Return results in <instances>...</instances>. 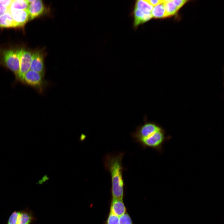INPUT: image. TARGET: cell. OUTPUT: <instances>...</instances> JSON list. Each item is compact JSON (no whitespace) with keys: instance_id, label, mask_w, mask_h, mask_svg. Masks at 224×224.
Segmentation results:
<instances>
[{"instance_id":"cell-1","label":"cell","mask_w":224,"mask_h":224,"mask_svg":"<svg viewBox=\"0 0 224 224\" xmlns=\"http://www.w3.org/2000/svg\"><path fill=\"white\" fill-rule=\"evenodd\" d=\"M124 154V152L109 153L103 158L105 169L110 175L113 198L123 199L124 196V183L123 173L124 168L122 160Z\"/></svg>"},{"instance_id":"cell-2","label":"cell","mask_w":224,"mask_h":224,"mask_svg":"<svg viewBox=\"0 0 224 224\" xmlns=\"http://www.w3.org/2000/svg\"><path fill=\"white\" fill-rule=\"evenodd\" d=\"M20 53L21 49H5L1 54L2 63L12 71L16 78L19 72Z\"/></svg>"},{"instance_id":"cell-3","label":"cell","mask_w":224,"mask_h":224,"mask_svg":"<svg viewBox=\"0 0 224 224\" xmlns=\"http://www.w3.org/2000/svg\"><path fill=\"white\" fill-rule=\"evenodd\" d=\"M165 132L161 128L147 138L137 142L144 148L149 147L161 152L162 147L166 139Z\"/></svg>"},{"instance_id":"cell-4","label":"cell","mask_w":224,"mask_h":224,"mask_svg":"<svg viewBox=\"0 0 224 224\" xmlns=\"http://www.w3.org/2000/svg\"><path fill=\"white\" fill-rule=\"evenodd\" d=\"M161 128L156 123L148 121L146 117L144 119L143 124L137 127L135 130L131 134L135 142H138L152 135Z\"/></svg>"},{"instance_id":"cell-5","label":"cell","mask_w":224,"mask_h":224,"mask_svg":"<svg viewBox=\"0 0 224 224\" xmlns=\"http://www.w3.org/2000/svg\"><path fill=\"white\" fill-rule=\"evenodd\" d=\"M44 77L38 72L30 70L24 74L21 82L42 93L47 84Z\"/></svg>"},{"instance_id":"cell-6","label":"cell","mask_w":224,"mask_h":224,"mask_svg":"<svg viewBox=\"0 0 224 224\" xmlns=\"http://www.w3.org/2000/svg\"><path fill=\"white\" fill-rule=\"evenodd\" d=\"M32 55L30 51L21 49L19 72L17 78L21 82L24 74L30 69Z\"/></svg>"},{"instance_id":"cell-7","label":"cell","mask_w":224,"mask_h":224,"mask_svg":"<svg viewBox=\"0 0 224 224\" xmlns=\"http://www.w3.org/2000/svg\"><path fill=\"white\" fill-rule=\"evenodd\" d=\"M9 10L15 24L16 27H23L29 21V16L27 10L9 8Z\"/></svg>"},{"instance_id":"cell-8","label":"cell","mask_w":224,"mask_h":224,"mask_svg":"<svg viewBox=\"0 0 224 224\" xmlns=\"http://www.w3.org/2000/svg\"><path fill=\"white\" fill-rule=\"evenodd\" d=\"M44 59L43 55L40 51L33 53L30 70L38 72L44 77L45 68Z\"/></svg>"},{"instance_id":"cell-9","label":"cell","mask_w":224,"mask_h":224,"mask_svg":"<svg viewBox=\"0 0 224 224\" xmlns=\"http://www.w3.org/2000/svg\"><path fill=\"white\" fill-rule=\"evenodd\" d=\"M27 10L29 16V20H31L44 14L45 7L41 0H34L29 4Z\"/></svg>"},{"instance_id":"cell-10","label":"cell","mask_w":224,"mask_h":224,"mask_svg":"<svg viewBox=\"0 0 224 224\" xmlns=\"http://www.w3.org/2000/svg\"><path fill=\"white\" fill-rule=\"evenodd\" d=\"M133 15L134 17V27L137 28L139 25L146 22L152 17L151 13H145L134 7Z\"/></svg>"},{"instance_id":"cell-11","label":"cell","mask_w":224,"mask_h":224,"mask_svg":"<svg viewBox=\"0 0 224 224\" xmlns=\"http://www.w3.org/2000/svg\"><path fill=\"white\" fill-rule=\"evenodd\" d=\"M126 211V208L123 199L112 198L110 212L119 217L125 213Z\"/></svg>"},{"instance_id":"cell-12","label":"cell","mask_w":224,"mask_h":224,"mask_svg":"<svg viewBox=\"0 0 224 224\" xmlns=\"http://www.w3.org/2000/svg\"><path fill=\"white\" fill-rule=\"evenodd\" d=\"M14 22L8 10L0 16V28H16Z\"/></svg>"},{"instance_id":"cell-13","label":"cell","mask_w":224,"mask_h":224,"mask_svg":"<svg viewBox=\"0 0 224 224\" xmlns=\"http://www.w3.org/2000/svg\"><path fill=\"white\" fill-rule=\"evenodd\" d=\"M166 12V17L175 14L179 10L172 0H164L163 3Z\"/></svg>"},{"instance_id":"cell-14","label":"cell","mask_w":224,"mask_h":224,"mask_svg":"<svg viewBox=\"0 0 224 224\" xmlns=\"http://www.w3.org/2000/svg\"><path fill=\"white\" fill-rule=\"evenodd\" d=\"M151 13L152 17L155 18H162L166 17L163 3L154 7L151 11Z\"/></svg>"},{"instance_id":"cell-15","label":"cell","mask_w":224,"mask_h":224,"mask_svg":"<svg viewBox=\"0 0 224 224\" xmlns=\"http://www.w3.org/2000/svg\"><path fill=\"white\" fill-rule=\"evenodd\" d=\"M134 7L146 13H151L153 8V7L146 0L136 1Z\"/></svg>"},{"instance_id":"cell-16","label":"cell","mask_w":224,"mask_h":224,"mask_svg":"<svg viewBox=\"0 0 224 224\" xmlns=\"http://www.w3.org/2000/svg\"><path fill=\"white\" fill-rule=\"evenodd\" d=\"M35 219L33 216L30 213L25 212H20L17 224H30Z\"/></svg>"},{"instance_id":"cell-17","label":"cell","mask_w":224,"mask_h":224,"mask_svg":"<svg viewBox=\"0 0 224 224\" xmlns=\"http://www.w3.org/2000/svg\"><path fill=\"white\" fill-rule=\"evenodd\" d=\"M29 4L26 0H12L10 9L27 10Z\"/></svg>"},{"instance_id":"cell-18","label":"cell","mask_w":224,"mask_h":224,"mask_svg":"<svg viewBox=\"0 0 224 224\" xmlns=\"http://www.w3.org/2000/svg\"><path fill=\"white\" fill-rule=\"evenodd\" d=\"M119 224H133L132 219L128 215L126 212L119 217Z\"/></svg>"},{"instance_id":"cell-19","label":"cell","mask_w":224,"mask_h":224,"mask_svg":"<svg viewBox=\"0 0 224 224\" xmlns=\"http://www.w3.org/2000/svg\"><path fill=\"white\" fill-rule=\"evenodd\" d=\"M119 217L118 216L110 212L106 224H119Z\"/></svg>"},{"instance_id":"cell-20","label":"cell","mask_w":224,"mask_h":224,"mask_svg":"<svg viewBox=\"0 0 224 224\" xmlns=\"http://www.w3.org/2000/svg\"><path fill=\"white\" fill-rule=\"evenodd\" d=\"M20 212L18 211L13 212L9 218L7 224H17Z\"/></svg>"},{"instance_id":"cell-21","label":"cell","mask_w":224,"mask_h":224,"mask_svg":"<svg viewBox=\"0 0 224 224\" xmlns=\"http://www.w3.org/2000/svg\"><path fill=\"white\" fill-rule=\"evenodd\" d=\"M188 1L186 0H174L172 1L178 10Z\"/></svg>"},{"instance_id":"cell-22","label":"cell","mask_w":224,"mask_h":224,"mask_svg":"<svg viewBox=\"0 0 224 224\" xmlns=\"http://www.w3.org/2000/svg\"><path fill=\"white\" fill-rule=\"evenodd\" d=\"M152 6H155L163 3L164 2V0H146Z\"/></svg>"},{"instance_id":"cell-23","label":"cell","mask_w":224,"mask_h":224,"mask_svg":"<svg viewBox=\"0 0 224 224\" xmlns=\"http://www.w3.org/2000/svg\"><path fill=\"white\" fill-rule=\"evenodd\" d=\"M9 8L0 4V16L7 12Z\"/></svg>"},{"instance_id":"cell-24","label":"cell","mask_w":224,"mask_h":224,"mask_svg":"<svg viewBox=\"0 0 224 224\" xmlns=\"http://www.w3.org/2000/svg\"><path fill=\"white\" fill-rule=\"evenodd\" d=\"M12 0H0V4L9 8Z\"/></svg>"},{"instance_id":"cell-25","label":"cell","mask_w":224,"mask_h":224,"mask_svg":"<svg viewBox=\"0 0 224 224\" xmlns=\"http://www.w3.org/2000/svg\"><path fill=\"white\" fill-rule=\"evenodd\" d=\"M86 137V136L85 134L83 133L81 135L79 138L80 141L82 142L85 139Z\"/></svg>"},{"instance_id":"cell-26","label":"cell","mask_w":224,"mask_h":224,"mask_svg":"<svg viewBox=\"0 0 224 224\" xmlns=\"http://www.w3.org/2000/svg\"></svg>"}]
</instances>
